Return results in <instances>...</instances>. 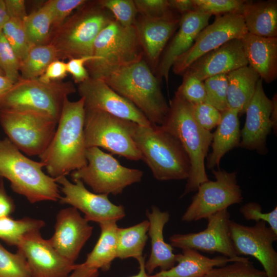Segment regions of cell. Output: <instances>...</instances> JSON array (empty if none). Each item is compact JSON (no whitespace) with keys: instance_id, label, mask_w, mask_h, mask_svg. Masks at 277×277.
Segmentation results:
<instances>
[{"instance_id":"1","label":"cell","mask_w":277,"mask_h":277,"mask_svg":"<svg viewBox=\"0 0 277 277\" xmlns=\"http://www.w3.org/2000/svg\"><path fill=\"white\" fill-rule=\"evenodd\" d=\"M84 117V98L72 102L66 97L54 136L39 156L52 177L66 176L87 165Z\"/></svg>"},{"instance_id":"33","label":"cell","mask_w":277,"mask_h":277,"mask_svg":"<svg viewBox=\"0 0 277 277\" xmlns=\"http://www.w3.org/2000/svg\"><path fill=\"white\" fill-rule=\"evenodd\" d=\"M23 23L32 46L48 44L52 31V19L50 10L45 4L28 14Z\"/></svg>"},{"instance_id":"37","label":"cell","mask_w":277,"mask_h":277,"mask_svg":"<svg viewBox=\"0 0 277 277\" xmlns=\"http://www.w3.org/2000/svg\"><path fill=\"white\" fill-rule=\"evenodd\" d=\"M206 91L205 102L220 112L228 109V77L226 74L216 75L204 81Z\"/></svg>"},{"instance_id":"30","label":"cell","mask_w":277,"mask_h":277,"mask_svg":"<svg viewBox=\"0 0 277 277\" xmlns=\"http://www.w3.org/2000/svg\"><path fill=\"white\" fill-rule=\"evenodd\" d=\"M98 225L101 229L100 237L82 264L85 267L106 271L110 269L113 261L117 258L118 227L116 222H106Z\"/></svg>"},{"instance_id":"21","label":"cell","mask_w":277,"mask_h":277,"mask_svg":"<svg viewBox=\"0 0 277 277\" xmlns=\"http://www.w3.org/2000/svg\"><path fill=\"white\" fill-rule=\"evenodd\" d=\"M211 14L195 10L181 15L177 32L165 47L154 74L168 83L170 70L176 60L189 50L199 33L208 25Z\"/></svg>"},{"instance_id":"54","label":"cell","mask_w":277,"mask_h":277,"mask_svg":"<svg viewBox=\"0 0 277 277\" xmlns=\"http://www.w3.org/2000/svg\"><path fill=\"white\" fill-rule=\"evenodd\" d=\"M9 18L4 0H0V33Z\"/></svg>"},{"instance_id":"25","label":"cell","mask_w":277,"mask_h":277,"mask_svg":"<svg viewBox=\"0 0 277 277\" xmlns=\"http://www.w3.org/2000/svg\"><path fill=\"white\" fill-rule=\"evenodd\" d=\"M248 64L266 83L277 77V37H265L249 33L241 38Z\"/></svg>"},{"instance_id":"27","label":"cell","mask_w":277,"mask_h":277,"mask_svg":"<svg viewBox=\"0 0 277 277\" xmlns=\"http://www.w3.org/2000/svg\"><path fill=\"white\" fill-rule=\"evenodd\" d=\"M221 113V122L212 133V151L207 157L206 163L209 169L219 167L225 153L239 146L240 143L239 113L236 110L230 108Z\"/></svg>"},{"instance_id":"55","label":"cell","mask_w":277,"mask_h":277,"mask_svg":"<svg viewBox=\"0 0 277 277\" xmlns=\"http://www.w3.org/2000/svg\"><path fill=\"white\" fill-rule=\"evenodd\" d=\"M272 108L271 112L270 119L273 125V129L276 131L277 126V97L276 93L275 94L272 99Z\"/></svg>"},{"instance_id":"17","label":"cell","mask_w":277,"mask_h":277,"mask_svg":"<svg viewBox=\"0 0 277 277\" xmlns=\"http://www.w3.org/2000/svg\"><path fill=\"white\" fill-rule=\"evenodd\" d=\"M77 91L85 108L106 112L139 125H153L136 106L101 79L89 77L78 84Z\"/></svg>"},{"instance_id":"35","label":"cell","mask_w":277,"mask_h":277,"mask_svg":"<svg viewBox=\"0 0 277 277\" xmlns=\"http://www.w3.org/2000/svg\"><path fill=\"white\" fill-rule=\"evenodd\" d=\"M2 33L19 61H22L33 46L28 39L23 21L9 17L3 28Z\"/></svg>"},{"instance_id":"32","label":"cell","mask_w":277,"mask_h":277,"mask_svg":"<svg viewBox=\"0 0 277 277\" xmlns=\"http://www.w3.org/2000/svg\"><path fill=\"white\" fill-rule=\"evenodd\" d=\"M56 60H58L57 52L51 44L33 46L21 61V77L26 80L38 78L48 66Z\"/></svg>"},{"instance_id":"41","label":"cell","mask_w":277,"mask_h":277,"mask_svg":"<svg viewBox=\"0 0 277 277\" xmlns=\"http://www.w3.org/2000/svg\"><path fill=\"white\" fill-rule=\"evenodd\" d=\"M182 76V84L175 92L191 104L205 102L206 91L204 81L186 72Z\"/></svg>"},{"instance_id":"16","label":"cell","mask_w":277,"mask_h":277,"mask_svg":"<svg viewBox=\"0 0 277 277\" xmlns=\"http://www.w3.org/2000/svg\"><path fill=\"white\" fill-rule=\"evenodd\" d=\"M204 230L195 233L174 234L169 238L170 244L182 250L192 249L204 252L220 253L234 258L238 256L230 236V214L225 209L209 217Z\"/></svg>"},{"instance_id":"46","label":"cell","mask_w":277,"mask_h":277,"mask_svg":"<svg viewBox=\"0 0 277 277\" xmlns=\"http://www.w3.org/2000/svg\"><path fill=\"white\" fill-rule=\"evenodd\" d=\"M240 212L247 220L255 222L264 221L277 234V207L269 212H263L261 205L255 202H249L240 208Z\"/></svg>"},{"instance_id":"44","label":"cell","mask_w":277,"mask_h":277,"mask_svg":"<svg viewBox=\"0 0 277 277\" xmlns=\"http://www.w3.org/2000/svg\"><path fill=\"white\" fill-rule=\"evenodd\" d=\"M86 1L85 0H49L45 2L44 4L48 8L52 16V30L60 27L73 10L79 8Z\"/></svg>"},{"instance_id":"26","label":"cell","mask_w":277,"mask_h":277,"mask_svg":"<svg viewBox=\"0 0 277 277\" xmlns=\"http://www.w3.org/2000/svg\"><path fill=\"white\" fill-rule=\"evenodd\" d=\"M238 256L229 258L219 255L210 258L192 249L182 250L176 254L177 265L166 271H160L151 277H203L214 267L225 265L228 263L244 260Z\"/></svg>"},{"instance_id":"22","label":"cell","mask_w":277,"mask_h":277,"mask_svg":"<svg viewBox=\"0 0 277 277\" xmlns=\"http://www.w3.org/2000/svg\"><path fill=\"white\" fill-rule=\"evenodd\" d=\"M248 65L242 40L235 38L199 57L184 73L204 81L210 77L227 74Z\"/></svg>"},{"instance_id":"31","label":"cell","mask_w":277,"mask_h":277,"mask_svg":"<svg viewBox=\"0 0 277 277\" xmlns=\"http://www.w3.org/2000/svg\"><path fill=\"white\" fill-rule=\"evenodd\" d=\"M149 223L144 220L127 228H118L116 258L121 260L130 258L136 260L143 256L148 238Z\"/></svg>"},{"instance_id":"57","label":"cell","mask_w":277,"mask_h":277,"mask_svg":"<svg viewBox=\"0 0 277 277\" xmlns=\"http://www.w3.org/2000/svg\"><path fill=\"white\" fill-rule=\"evenodd\" d=\"M0 74L5 75L4 72L2 71V70L0 69Z\"/></svg>"},{"instance_id":"29","label":"cell","mask_w":277,"mask_h":277,"mask_svg":"<svg viewBox=\"0 0 277 277\" xmlns=\"http://www.w3.org/2000/svg\"><path fill=\"white\" fill-rule=\"evenodd\" d=\"M227 75L228 108L236 110L239 114L244 113L260 77L248 65L233 70Z\"/></svg>"},{"instance_id":"38","label":"cell","mask_w":277,"mask_h":277,"mask_svg":"<svg viewBox=\"0 0 277 277\" xmlns=\"http://www.w3.org/2000/svg\"><path fill=\"white\" fill-rule=\"evenodd\" d=\"M0 277H32L25 257L18 251L9 252L1 243Z\"/></svg>"},{"instance_id":"43","label":"cell","mask_w":277,"mask_h":277,"mask_svg":"<svg viewBox=\"0 0 277 277\" xmlns=\"http://www.w3.org/2000/svg\"><path fill=\"white\" fill-rule=\"evenodd\" d=\"M196 10L211 15L241 12L246 1L244 0H193Z\"/></svg>"},{"instance_id":"12","label":"cell","mask_w":277,"mask_h":277,"mask_svg":"<svg viewBox=\"0 0 277 277\" xmlns=\"http://www.w3.org/2000/svg\"><path fill=\"white\" fill-rule=\"evenodd\" d=\"M215 181L202 183L191 203L182 216L183 222L207 219L210 216L243 202L242 191L236 179V172L212 170Z\"/></svg>"},{"instance_id":"34","label":"cell","mask_w":277,"mask_h":277,"mask_svg":"<svg viewBox=\"0 0 277 277\" xmlns=\"http://www.w3.org/2000/svg\"><path fill=\"white\" fill-rule=\"evenodd\" d=\"M45 226L44 221L25 217L15 220L10 216L0 218V239L7 245L16 246L26 234L40 231Z\"/></svg>"},{"instance_id":"18","label":"cell","mask_w":277,"mask_h":277,"mask_svg":"<svg viewBox=\"0 0 277 277\" xmlns=\"http://www.w3.org/2000/svg\"><path fill=\"white\" fill-rule=\"evenodd\" d=\"M16 247L26 259L32 277H66L74 269L75 264L61 256L40 231L26 234Z\"/></svg>"},{"instance_id":"8","label":"cell","mask_w":277,"mask_h":277,"mask_svg":"<svg viewBox=\"0 0 277 277\" xmlns=\"http://www.w3.org/2000/svg\"><path fill=\"white\" fill-rule=\"evenodd\" d=\"M76 91L71 82L45 83L21 77L0 95V112L33 111L58 122L65 98Z\"/></svg>"},{"instance_id":"48","label":"cell","mask_w":277,"mask_h":277,"mask_svg":"<svg viewBox=\"0 0 277 277\" xmlns=\"http://www.w3.org/2000/svg\"><path fill=\"white\" fill-rule=\"evenodd\" d=\"M66 63L56 60L52 62L38 79L45 83L59 81L67 75Z\"/></svg>"},{"instance_id":"13","label":"cell","mask_w":277,"mask_h":277,"mask_svg":"<svg viewBox=\"0 0 277 277\" xmlns=\"http://www.w3.org/2000/svg\"><path fill=\"white\" fill-rule=\"evenodd\" d=\"M247 33L241 12L216 15L214 22L199 33L190 49L176 60L171 69L175 74L182 75L199 57L229 41L242 38Z\"/></svg>"},{"instance_id":"11","label":"cell","mask_w":277,"mask_h":277,"mask_svg":"<svg viewBox=\"0 0 277 277\" xmlns=\"http://www.w3.org/2000/svg\"><path fill=\"white\" fill-rule=\"evenodd\" d=\"M0 123L8 138L21 151L39 156L52 140L58 121L33 111H2Z\"/></svg>"},{"instance_id":"10","label":"cell","mask_w":277,"mask_h":277,"mask_svg":"<svg viewBox=\"0 0 277 277\" xmlns=\"http://www.w3.org/2000/svg\"><path fill=\"white\" fill-rule=\"evenodd\" d=\"M87 165L70 173L72 180L78 179L98 194H121L128 186L140 182L143 171L122 165L111 154L98 147L87 148Z\"/></svg>"},{"instance_id":"39","label":"cell","mask_w":277,"mask_h":277,"mask_svg":"<svg viewBox=\"0 0 277 277\" xmlns=\"http://www.w3.org/2000/svg\"><path fill=\"white\" fill-rule=\"evenodd\" d=\"M99 4L122 25H134L138 15L134 0H98Z\"/></svg>"},{"instance_id":"2","label":"cell","mask_w":277,"mask_h":277,"mask_svg":"<svg viewBox=\"0 0 277 277\" xmlns=\"http://www.w3.org/2000/svg\"><path fill=\"white\" fill-rule=\"evenodd\" d=\"M167 117L161 126L180 142L190 161V171L181 195L196 191L199 186L209 180L205 170V160L212 140V133L195 121L192 104L176 92L169 101Z\"/></svg>"},{"instance_id":"24","label":"cell","mask_w":277,"mask_h":277,"mask_svg":"<svg viewBox=\"0 0 277 277\" xmlns=\"http://www.w3.org/2000/svg\"><path fill=\"white\" fill-rule=\"evenodd\" d=\"M146 214L149 223L148 234L151 241V252L145 267L150 275L157 268L166 271L175 266L176 254L173 252V247L167 243L164 238V228L169 221V213L153 205L151 211L147 210Z\"/></svg>"},{"instance_id":"40","label":"cell","mask_w":277,"mask_h":277,"mask_svg":"<svg viewBox=\"0 0 277 277\" xmlns=\"http://www.w3.org/2000/svg\"><path fill=\"white\" fill-rule=\"evenodd\" d=\"M21 61L7 42L3 33H0V69L5 75L14 83L21 77Z\"/></svg>"},{"instance_id":"42","label":"cell","mask_w":277,"mask_h":277,"mask_svg":"<svg viewBox=\"0 0 277 277\" xmlns=\"http://www.w3.org/2000/svg\"><path fill=\"white\" fill-rule=\"evenodd\" d=\"M138 14L153 18L181 16L170 5L169 0H134Z\"/></svg>"},{"instance_id":"4","label":"cell","mask_w":277,"mask_h":277,"mask_svg":"<svg viewBox=\"0 0 277 277\" xmlns=\"http://www.w3.org/2000/svg\"><path fill=\"white\" fill-rule=\"evenodd\" d=\"M132 138L153 177L160 181L186 180L190 171L189 157L179 140L161 126L134 123Z\"/></svg>"},{"instance_id":"47","label":"cell","mask_w":277,"mask_h":277,"mask_svg":"<svg viewBox=\"0 0 277 277\" xmlns=\"http://www.w3.org/2000/svg\"><path fill=\"white\" fill-rule=\"evenodd\" d=\"M95 59L91 55L72 58L66 63L67 72L72 75L75 83L78 84L90 77L85 65L88 62Z\"/></svg>"},{"instance_id":"23","label":"cell","mask_w":277,"mask_h":277,"mask_svg":"<svg viewBox=\"0 0 277 277\" xmlns=\"http://www.w3.org/2000/svg\"><path fill=\"white\" fill-rule=\"evenodd\" d=\"M181 16L153 18L138 14L134 25L142 46L144 58L154 73L160 57L177 30Z\"/></svg>"},{"instance_id":"20","label":"cell","mask_w":277,"mask_h":277,"mask_svg":"<svg viewBox=\"0 0 277 277\" xmlns=\"http://www.w3.org/2000/svg\"><path fill=\"white\" fill-rule=\"evenodd\" d=\"M272 108V101L266 95L263 80L260 78L245 110L246 120L241 131L240 146L260 154L266 153L267 136L273 129L270 119Z\"/></svg>"},{"instance_id":"5","label":"cell","mask_w":277,"mask_h":277,"mask_svg":"<svg viewBox=\"0 0 277 277\" xmlns=\"http://www.w3.org/2000/svg\"><path fill=\"white\" fill-rule=\"evenodd\" d=\"M113 19L98 1H86L60 27L52 30L48 44L53 46L58 60L91 56L95 38Z\"/></svg>"},{"instance_id":"15","label":"cell","mask_w":277,"mask_h":277,"mask_svg":"<svg viewBox=\"0 0 277 277\" xmlns=\"http://www.w3.org/2000/svg\"><path fill=\"white\" fill-rule=\"evenodd\" d=\"M55 179L56 183L61 185V191L64 195L59 202L70 205L81 211L88 222L98 224L106 222H117L125 217L124 207L112 203L108 195L90 191L80 180H74L71 183L66 176Z\"/></svg>"},{"instance_id":"49","label":"cell","mask_w":277,"mask_h":277,"mask_svg":"<svg viewBox=\"0 0 277 277\" xmlns=\"http://www.w3.org/2000/svg\"><path fill=\"white\" fill-rule=\"evenodd\" d=\"M15 209L14 201L7 194L5 188L3 177L0 176V218L10 216Z\"/></svg>"},{"instance_id":"6","label":"cell","mask_w":277,"mask_h":277,"mask_svg":"<svg viewBox=\"0 0 277 277\" xmlns=\"http://www.w3.org/2000/svg\"><path fill=\"white\" fill-rule=\"evenodd\" d=\"M43 167L42 162L26 157L8 138L0 140V176L30 203L56 202L61 197L55 179L46 174Z\"/></svg>"},{"instance_id":"3","label":"cell","mask_w":277,"mask_h":277,"mask_svg":"<svg viewBox=\"0 0 277 277\" xmlns=\"http://www.w3.org/2000/svg\"><path fill=\"white\" fill-rule=\"evenodd\" d=\"M101 80L131 102L152 125L163 124L169 104L162 91L161 82L144 58L112 71Z\"/></svg>"},{"instance_id":"52","label":"cell","mask_w":277,"mask_h":277,"mask_svg":"<svg viewBox=\"0 0 277 277\" xmlns=\"http://www.w3.org/2000/svg\"><path fill=\"white\" fill-rule=\"evenodd\" d=\"M98 275V270L80 264H75L74 269L66 277H97Z\"/></svg>"},{"instance_id":"28","label":"cell","mask_w":277,"mask_h":277,"mask_svg":"<svg viewBox=\"0 0 277 277\" xmlns=\"http://www.w3.org/2000/svg\"><path fill=\"white\" fill-rule=\"evenodd\" d=\"M248 33L277 37V1H246L241 10Z\"/></svg>"},{"instance_id":"56","label":"cell","mask_w":277,"mask_h":277,"mask_svg":"<svg viewBox=\"0 0 277 277\" xmlns=\"http://www.w3.org/2000/svg\"><path fill=\"white\" fill-rule=\"evenodd\" d=\"M138 263V272L137 274L129 277H151V275L148 274L145 267V258L143 256L137 260Z\"/></svg>"},{"instance_id":"36","label":"cell","mask_w":277,"mask_h":277,"mask_svg":"<svg viewBox=\"0 0 277 277\" xmlns=\"http://www.w3.org/2000/svg\"><path fill=\"white\" fill-rule=\"evenodd\" d=\"M203 277H267L264 270L256 268L248 258L214 267Z\"/></svg>"},{"instance_id":"53","label":"cell","mask_w":277,"mask_h":277,"mask_svg":"<svg viewBox=\"0 0 277 277\" xmlns=\"http://www.w3.org/2000/svg\"><path fill=\"white\" fill-rule=\"evenodd\" d=\"M14 83L5 75L0 74V95L8 91Z\"/></svg>"},{"instance_id":"7","label":"cell","mask_w":277,"mask_h":277,"mask_svg":"<svg viewBox=\"0 0 277 277\" xmlns=\"http://www.w3.org/2000/svg\"><path fill=\"white\" fill-rule=\"evenodd\" d=\"M92 55L95 59L88 62L86 68L90 77L99 79L143 59V50L135 25L125 27L113 19L95 38Z\"/></svg>"},{"instance_id":"9","label":"cell","mask_w":277,"mask_h":277,"mask_svg":"<svg viewBox=\"0 0 277 277\" xmlns=\"http://www.w3.org/2000/svg\"><path fill=\"white\" fill-rule=\"evenodd\" d=\"M134 124L106 112L85 108L86 147L102 148L129 160H142L141 152L131 135Z\"/></svg>"},{"instance_id":"45","label":"cell","mask_w":277,"mask_h":277,"mask_svg":"<svg viewBox=\"0 0 277 277\" xmlns=\"http://www.w3.org/2000/svg\"><path fill=\"white\" fill-rule=\"evenodd\" d=\"M192 108L195 121L204 129L211 131L220 124L222 113L213 106L203 102L192 104Z\"/></svg>"},{"instance_id":"50","label":"cell","mask_w":277,"mask_h":277,"mask_svg":"<svg viewBox=\"0 0 277 277\" xmlns=\"http://www.w3.org/2000/svg\"><path fill=\"white\" fill-rule=\"evenodd\" d=\"M4 2L9 17L24 21L28 15L26 10L25 1L4 0Z\"/></svg>"},{"instance_id":"51","label":"cell","mask_w":277,"mask_h":277,"mask_svg":"<svg viewBox=\"0 0 277 277\" xmlns=\"http://www.w3.org/2000/svg\"><path fill=\"white\" fill-rule=\"evenodd\" d=\"M171 8L180 15L196 10L193 0H169Z\"/></svg>"},{"instance_id":"19","label":"cell","mask_w":277,"mask_h":277,"mask_svg":"<svg viewBox=\"0 0 277 277\" xmlns=\"http://www.w3.org/2000/svg\"><path fill=\"white\" fill-rule=\"evenodd\" d=\"M73 207L59 211L54 232L48 241L63 258L75 263L83 247L90 238L93 227Z\"/></svg>"},{"instance_id":"14","label":"cell","mask_w":277,"mask_h":277,"mask_svg":"<svg viewBox=\"0 0 277 277\" xmlns=\"http://www.w3.org/2000/svg\"><path fill=\"white\" fill-rule=\"evenodd\" d=\"M229 226L237 255L254 258L261 264L267 277H277V252L273 247L277 234L264 221L249 226L230 220Z\"/></svg>"}]
</instances>
